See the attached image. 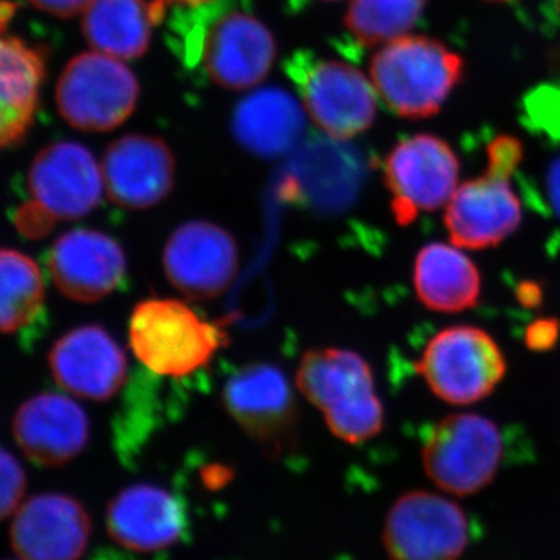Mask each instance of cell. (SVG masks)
I'll return each instance as SVG.
<instances>
[{
  "label": "cell",
  "instance_id": "22",
  "mask_svg": "<svg viewBox=\"0 0 560 560\" xmlns=\"http://www.w3.org/2000/svg\"><path fill=\"white\" fill-rule=\"evenodd\" d=\"M412 285L420 304L434 313L455 315L477 307L481 301V272L453 243H429L419 250Z\"/></svg>",
  "mask_w": 560,
  "mask_h": 560
},
{
  "label": "cell",
  "instance_id": "8",
  "mask_svg": "<svg viewBox=\"0 0 560 560\" xmlns=\"http://www.w3.org/2000/svg\"><path fill=\"white\" fill-rule=\"evenodd\" d=\"M503 459V438L497 423L477 412L445 416L427 434L422 466L438 488L469 497L488 488Z\"/></svg>",
  "mask_w": 560,
  "mask_h": 560
},
{
  "label": "cell",
  "instance_id": "12",
  "mask_svg": "<svg viewBox=\"0 0 560 560\" xmlns=\"http://www.w3.org/2000/svg\"><path fill=\"white\" fill-rule=\"evenodd\" d=\"M224 410L268 455H283L296 441L298 405L285 374L270 363H250L223 388Z\"/></svg>",
  "mask_w": 560,
  "mask_h": 560
},
{
  "label": "cell",
  "instance_id": "6",
  "mask_svg": "<svg viewBox=\"0 0 560 560\" xmlns=\"http://www.w3.org/2000/svg\"><path fill=\"white\" fill-rule=\"evenodd\" d=\"M285 70L305 113L327 138L352 139L374 124L378 95L359 69L301 50L285 61Z\"/></svg>",
  "mask_w": 560,
  "mask_h": 560
},
{
  "label": "cell",
  "instance_id": "26",
  "mask_svg": "<svg viewBox=\"0 0 560 560\" xmlns=\"http://www.w3.org/2000/svg\"><path fill=\"white\" fill-rule=\"evenodd\" d=\"M429 0H350L345 25L364 47L388 44L407 35Z\"/></svg>",
  "mask_w": 560,
  "mask_h": 560
},
{
  "label": "cell",
  "instance_id": "28",
  "mask_svg": "<svg viewBox=\"0 0 560 560\" xmlns=\"http://www.w3.org/2000/svg\"><path fill=\"white\" fill-rule=\"evenodd\" d=\"M54 215L40 208L35 201L25 202L14 213L18 231L27 238H43L50 234L55 226Z\"/></svg>",
  "mask_w": 560,
  "mask_h": 560
},
{
  "label": "cell",
  "instance_id": "24",
  "mask_svg": "<svg viewBox=\"0 0 560 560\" xmlns=\"http://www.w3.org/2000/svg\"><path fill=\"white\" fill-rule=\"evenodd\" d=\"M168 7L158 0H92L83 33L92 49L117 60H136L149 50L151 32Z\"/></svg>",
  "mask_w": 560,
  "mask_h": 560
},
{
  "label": "cell",
  "instance_id": "25",
  "mask_svg": "<svg viewBox=\"0 0 560 560\" xmlns=\"http://www.w3.org/2000/svg\"><path fill=\"white\" fill-rule=\"evenodd\" d=\"M0 329L13 334L31 324L43 311L44 282L36 261L16 249L0 256Z\"/></svg>",
  "mask_w": 560,
  "mask_h": 560
},
{
  "label": "cell",
  "instance_id": "23",
  "mask_svg": "<svg viewBox=\"0 0 560 560\" xmlns=\"http://www.w3.org/2000/svg\"><path fill=\"white\" fill-rule=\"evenodd\" d=\"M46 77V51L18 36H5L0 49V142L3 149L20 145L39 105Z\"/></svg>",
  "mask_w": 560,
  "mask_h": 560
},
{
  "label": "cell",
  "instance_id": "15",
  "mask_svg": "<svg viewBox=\"0 0 560 560\" xmlns=\"http://www.w3.org/2000/svg\"><path fill=\"white\" fill-rule=\"evenodd\" d=\"M92 521L83 504L65 493H39L14 514L11 547L21 560H79L86 551Z\"/></svg>",
  "mask_w": 560,
  "mask_h": 560
},
{
  "label": "cell",
  "instance_id": "30",
  "mask_svg": "<svg viewBox=\"0 0 560 560\" xmlns=\"http://www.w3.org/2000/svg\"><path fill=\"white\" fill-rule=\"evenodd\" d=\"M32 5L58 18H72L86 10L92 0H28Z\"/></svg>",
  "mask_w": 560,
  "mask_h": 560
},
{
  "label": "cell",
  "instance_id": "5",
  "mask_svg": "<svg viewBox=\"0 0 560 560\" xmlns=\"http://www.w3.org/2000/svg\"><path fill=\"white\" fill-rule=\"evenodd\" d=\"M223 323L202 319L180 301L147 300L131 315V349L154 374L184 377L205 368L226 345Z\"/></svg>",
  "mask_w": 560,
  "mask_h": 560
},
{
  "label": "cell",
  "instance_id": "35",
  "mask_svg": "<svg viewBox=\"0 0 560 560\" xmlns=\"http://www.w3.org/2000/svg\"><path fill=\"white\" fill-rule=\"evenodd\" d=\"M486 2L508 3V2H514V0H486Z\"/></svg>",
  "mask_w": 560,
  "mask_h": 560
},
{
  "label": "cell",
  "instance_id": "11",
  "mask_svg": "<svg viewBox=\"0 0 560 560\" xmlns=\"http://www.w3.org/2000/svg\"><path fill=\"white\" fill-rule=\"evenodd\" d=\"M382 539L390 560H459L469 547L470 523L455 501L410 490L389 508Z\"/></svg>",
  "mask_w": 560,
  "mask_h": 560
},
{
  "label": "cell",
  "instance_id": "19",
  "mask_svg": "<svg viewBox=\"0 0 560 560\" xmlns=\"http://www.w3.org/2000/svg\"><path fill=\"white\" fill-rule=\"evenodd\" d=\"M13 431L28 459L38 466L58 467L86 447L91 425L77 401L61 394L44 393L21 405Z\"/></svg>",
  "mask_w": 560,
  "mask_h": 560
},
{
  "label": "cell",
  "instance_id": "20",
  "mask_svg": "<svg viewBox=\"0 0 560 560\" xmlns=\"http://www.w3.org/2000/svg\"><path fill=\"white\" fill-rule=\"evenodd\" d=\"M106 528L110 539L128 550L160 551L180 539L186 529V512L167 490L135 485L110 500Z\"/></svg>",
  "mask_w": 560,
  "mask_h": 560
},
{
  "label": "cell",
  "instance_id": "7",
  "mask_svg": "<svg viewBox=\"0 0 560 560\" xmlns=\"http://www.w3.org/2000/svg\"><path fill=\"white\" fill-rule=\"evenodd\" d=\"M416 371L434 396L456 407L489 397L508 372L499 342L481 327H447L438 331L416 361Z\"/></svg>",
  "mask_w": 560,
  "mask_h": 560
},
{
  "label": "cell",
  "instance_id": "32",
  "mask_svg": "<svg viewBox=\"0 0 560 560\" xmlns=\"http://www.w3.org/2000/svg\"><path fill=\"white\" fill-rule=\"evenodd\" d=\"M525 305H536L541 300L540 289L537 285H523L522 294L518 296Z\"/></svg>",
  "mask_w": 560,
  "mask_h": 560
},
{
  "label": "cell",
  "instance_id": "36",
  "mask_svg": "<svg viewBox=\"0 0 560 560\" xmlns=\"http://www.w3.org/2000/svg\"><path fill=\"white\" fill-rule=\"evenodd\" d=\"M556 2H558V5H559V10H560V0H556Z\"/></svg>",
  "mask_w": 560,
  "mask_h": 560
},
{
  "label": "cell",
  "instance_id": "31",
  "mask_svg": "<svg viewBox=\"0 0 560 560\" xmlns=\"http://www.w3.org/2000/svg\"><path fill=\"white\" fill-rule=\"evenodd\" d=\"M547 191L552 209H555V212L558 213L560 219V158L552 161L550 168H548Z\"/></svg>",
  "mask_w": 560,
  "mask_h": 560
},
{
  "label": "cell",
  "instance_id": "21",
  "mask_svg": "<svg viewBox=\"0 0 560 560\" xmlns=\"http://www.w3.org/2000/svg\"><path fill=\"white\" fill-rule=\"evenodd\" d=\"M305 109L279 88H265L238 103L232 116L234 138L264 160L285 156L300 145L305 131Z\"/></svg>",
  "mask_w": 560,
  "mask_h": 560
},
{
  "label": "cell",
  "instance_id": "34",
  "mask_svg": "<svg viewBox=\"0 0 560 560\" xmlns=\"http://www.w3.org/2000/svg\"><path fill=\"white\" fill-rule=\"evenodd\" d=\"M158 2L165 3L167 7H197L208 2V0H158Z\"/></svg>",
  "mask_w": 560,
  "mask_h": 560
},
{
  "label": "cell",
  "instance_id": "13",
  "mask_svg": "<svg viewBox=\"0 0 560 560\" xmlns=\"http://www.w3.org/2000/svg\"><path fill=\"white\" fill-rule=\"evenodd\" d=\"M164 270L173 287L194 301L220 296L237 276L234 237L209 221L180 224L164 249Z\"/></svg>",
  "mask_w": 560,
  "mask_h": 560
},
{
  "label": "cell",
  "instance_id": "4",
  "mask_svg": "<svg viewBox=\"0 0 560 560\" xmlns=\"http://www.w3.org/2000/svg\"><path fill=\"white\" fill-rule=\"evenodd\" d=\"M523 160L521 140L499 136L489 143L488 167L478 178L460 184L444 213L453 245L463 249L495 248L521 228V198L511 178Z\"/></svg>",
  "mask_w": 560,
  "mask_h": 560
},
{
  "label": "cell",
  "instance_id": "9",
  "mask_svg": "<svg viewBox=\"0 0 560 560\" xmlns=\"http://www.w3.org/2000/svg\"><path fill=\"white\" fill-rule=\"evenodd\" d=\"M138 98L135 73L101 51L72 58L57 83L58 110L81 131L114 130L131 116Z\"/></svg>",
  "mask_w": 560,
  "mask_h": 560
},
{
  "label": "cell",
  "instance_id": "10",
  "mask_svg": "<svg viewBox=\"0 0 560 560\" xmlns=\"http://www.w3.org/2000/svg\"><path fill=\"white\" fill-rule=\"evenodd\" d=\"M383 175L394 219L407 226L420 213L448 205L459 186V160L444 139L422 132L390 149Z\"/></svg>",
  "mask_w": 560,
  "mask_h": 560
},
{
  "label": "cell",
  "instance_id": "2",
  "mask_svg": "<svg viewBox=\"0 0 560 560\" xmlns=\"http://www.w3.org/2000/svg\"><path fill=\"white\" fill-rule=\"evenodd\" d=\"M302 396L324 415L338 440L363 444L385 427V408L370 363L348 349H312L296 375Z\"/></svg>",
  "mask_w": 560,
  "mask_h": 560
},
{
  "label": "cell",
  "instance_id": "27",
  "mask_svg": "<svg viewBox=\"0 0 560 560\" xmlns=\"http://www.w3.org/2000/svg\"><path fill=\"white\" fill-rule=\"evenodd\" d=\"M0 477H2V492H0V511L2 517L9 518L10 515L16 514L22 506L25 488H27V477L22 469L20 460L14 458L7 448H2L0 456Z\"/></svg>",
  "mask_w": 560,
  "mask_h": 560
},
{
  "label": "cell",
  "instance_id": "1",
  "mask_svg": "<svg viewBox=\"0 0 560 560\" xmlns=\"http://www.w3.org/2000/svg\"><path fill=\"white\" fill-rule=\"evenodd\" d=\"M172 22L176 54L224 90L257 86L271 70L276 43L264 22L241 10L228 9L224 0L197 7H179Z\"/></svg>",
  "mask_w": 560,
  "mask_h": 560
},
{
  "label": "cell",
  "instance_id": "3",
  "mask_svg": "<svg viewBox=\"0 0 560 560\" xmlns=\"http://www.w3.org/2000/svg\"><path fill=\"white\" fill-rule=\"evenodd\" d=\"M463 75V58L429 36L390 40L371 62L378 98L405 119H427L440 113Z\"/></svg>",
  "mask_w": 560,
  "mask_h": 560
},
{
  "label": "cell",
  "instance_id": "17",
  "mask_svg": "<svg viewBox=\"0 0 560 560\" xmlns=\"http://www.w3.org/2000/svg\"><path fill=\"white\" fill-rule=\"evenodd\" d=\"M47 267L55 287L66 298L97 302L124 282L127 257L105 232L73 230L54 243Z\"/></svg>",
  "mask_w": 560,
  "mask_h": 560
},
{
  "label": "cell",
  "instance_id": "16",
  "mask_svg": "<svg viewBox=\"0 0 560 560\" xmlns=\"http://www.w3.org/2000/svg\"><path fill=\"white\" fill-rule=\"evenodd\" d=\"M55 382L81 399L105 401L127 381V355L101 326L68 331L49 353Z\"/></svg>",
  "mask_w": 560,
  "mask_h": 560
},
{
  "label": "cell",
  "instance_id": "18",
  "mask_svg": "<svg viewBox=\"0 0 560 560\" xmlns=\"http://www.w3.org/2000/svg\"><path fill=\"white\" fill-rule=\"evenodd\" d=\"M110 201L127 209H149L164 200L175 183V158L153 136H125L110 143L102 160Z\"/></svg>",
  "mask_w": 560,
  "mask_h": 560
},
{
  "label": "cell",
  "instance_id": "29",
  "mask_svg": "<svg viewBox=\"0 0 560 560\" xmlns=\"http://www.w3.org/2000/svg\"><path fill=\"white\" fill-rule=\"evenodd\" d=\"M560 326L556 319H537L526 330V346L533 350L555 348L559 340Z\"/></svg>",
  "mask_w": 560,
  "mask_h": 560
},
{
  "label": "cell",
  "instance_id": "33",
  "mask_svg": "<svg viewBox=\"0 0 560 560\" xmlns=\"http://www.w3.org/2000/svg\"><path fill=\"white\" fill-rule=\"evenodd\" d=\"M2 13H0V22H2V31H7V25L11 18H13L14 11H16V5L14 3L9 2V0H2V9H0Z\"/></svg>",
  "mask_w": 560,
  "mask_h": 560
},
{
  "label": "cell",
  "instance_id": "14",
  "mask_svg": "<svg viewBox=\"0 0 560 560\" xmlns=\"http://www.w3.org/2000/svg\"><path fill=\"white\" fill-rule=\"evenodd\" d=\"M103 189L102 167L81 143H51L36 154L28 168L32 201L57 220L88 215L101 202Z\"/></svg>",
  "mask_w": 560,
  "mask_h": 560
}]
</instances>
